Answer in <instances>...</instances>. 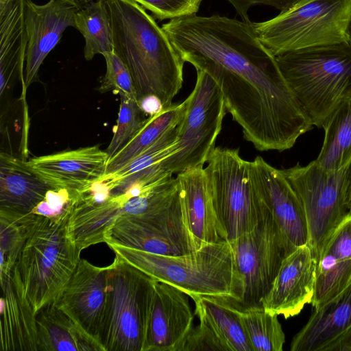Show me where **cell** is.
I'll return each mask as SVG.
<instances>
[{
	"instance_id": "cell-3",
	"label": "cell",
	"mask_w": 351,
	"mask_h": 351,
	"mask_svg": "<svg viewBox=\"0 0 351 351\" xmlns=\"http://www.w3.org/2000/svg\"><path fill=\"white\" fill-rule=\"evenodd\" d=\"M304 112L322 128L330 114L351 97V44L325 45L275 56Z\"/></svg>"
},
{
	"instance_id": "cell-36",
	"label": "cell",
	"mask_w": 351,
	"mask_h": 351,
	"mask_svg": "<svg viewBox=\"0 0 351 351\" xmlns=\"http://www.w3.org/2000/svg\"><path fill=\"white\" fill-rule=\"evenodd\" d=\"M77 195V193L65 189H50L32 213L49 218H59L71 210Z\"/></svg>"
},
{
	"instance_id": "cell-29",
	"label": "cell",
	"mask_w": 351,
	"mask_h": 351,
	"mask_svg": "<svg viewBox=\"0 0 351 351\" xmlns=\"http://www.w3.org/2000/svg\"><path fill=\"white\" fill-rule=\"evenodd\" d=\"M36 215L0 208V280L14 267Z\"/></svg>"
},
{
	"instance_id": "cell-1",
	"label": "cell",
	"mask_w": 351,
	"mask_h": 351,
	"mask_svg": "<svg viewBox=\"0 0 351 351\" xmlns=\"http://www.w3.org/2000/svg\"><path fill=\"white\" fill-rule=\"evenodd\" d=\"M114 51L128 67L138 101L154 95L163 108L172 104L183 83L184 60L163 29L132 0H106Z\"/></svg>"
},
{
	"instance_id": "cell-17",
	"label": "cell",
	"mask_w": 351,
	"mask_h": 351,
	"mask_svg": "<svg viewBox=\"0 0 351 351\" xmlns=\"http://www.w3.org/2000/svg\"><path fill=\"white\" fill-rule=\"evenodd\" d=\"M189 297L175 286L155 281L143 351H177L193 327Z\"/></svg>"
},
{
	"instance_id": "cell-25",
	"label": "cell",
	"mask_w": 351,
	"mask_h": 351,
	"mask_svg": "<svg viewBox=\"0 0 351 351\" xmlns=\"http://www.w3.org/2000/svg\"><path fill=\"white\" fill-rule=\"evenodd\" d=\"M38 351H102L52 302L36 314Z\"/></svg>"
},
{
	"instance_id": "cell-15",
	"label": "cell",
	"mask_w": 351,
	"mask_h": 351,
	"mask_svg": "<svg viewBox=\"0 0 351 351\" xmlns=\"http://www.w3.org/2000/svg\"><path fill=\"white\" fill-rule=\"evenodd\" d=\"M317 265L308 244L296 247L284 258L270 289L261 300L264 309L285 319L298 315L311 302Z\"/></svg>"
},
{
	"instance_id": "cell-26",
	"label": "cell",
	"mask_w": 351,
	"mask_h": 351,
	"mask_svg": "<svg viewBox=\"0 0 351 351\" xmlns=\"http://www.w3.org/2000/svg\"><path fill=\"white\" fill-rule=\"evenodd\" d=\"M324 138L315 162L323 169L339 171L351 162V97L342 101L326 120Z\"/></svg>"
},
{
	"instance_id": "cell-38",
	"label": "cell",
	"mask_w": 351,
	"mask_h": 351,
	"mask_svg": "<svg viewBox=\"0 0 351 351\" xmlns=\"http://www.w3.org/2000/svg\"><path fill=\"white\" fill-rule=\"evenodd\" d=\"M138 102L142 111L149 117L160 112L163 109L162 102L154 95L146 96Z\"/></svg>"
},
{
	"instance_id": "cell-23",
	"label": "cell",
	"mask_w": 351,
	"mask_h": 351,
	"mask_svg": "<svg viewBox=\"0 0 351 351\" xmlns=\"http://www.w3.org/2000/svg\"><path fill=\"white\" fill-rule=\"evenodd\" d=\"M27 43L24 0H7L0 8L1 95L16 77L23 82Z\"/></svg>"
},
{
	"instance_id": "cell-19",
	"label": "cell",
	"mask_w": 351,
	"mask_h": 351,
	"mask_svg": "<svg viewBox=\"0 0 351 351\" xmlns=\"http://www.w3.org/2000/svg\"><path fill=\"white\" fill-rule=\"evenodd\" d=\"M351 284V215L343 219L326 243L318 260L312 306L319 308Z\"/></svg>"
},
{
	"instance_id": "cell-34",
	"label": "cell",
	"mask_w": 351,
	"mask_h": 351,
	"mask_svg": "<svg viewBox=\"0 0 351 351\" xmlns=\"http://www.w3.org/2000/svg\"><path fill=\"white\" fill-rule=\"evenodd\" d=\"M159 21L196 14L202 0H132Z\"/></svg>"
},
{
	"instance_id": "cell-40",
	"label": "cell",
	"mask_w": 351,
	"mask_h": 351,
	"mask_svg": "<svg viewBox=\"0 0 351 351\" xmlns=\"http://www.w3.org/2000/svg\"><path fill=\"white\" fill-rule=\"evenodd\" d=\"M347 206L348 212L351 215V163L350 165L348 183L347 188Z\"/></svg>"
},
{
	"instance_id": "cell-37",
	"label": "cell",
	"mask_w": 351,
	"mask_h": 351,
	"mask_svg": "<svg viewBox=\"0 0 351 351\" xmlns=\"http://www.w3.org/2000/svg\"><path fill=\"white\" fill-rule=\"evenodd\" d=\"M235 8L243 21L250 23L247 11L250 7L256 4L270 5L280 10L285 11L291 7L298 0H227Z\"/></svg>"
},
{
	"instance_id": "cell-2",
	"label": "cell",
	"mask_w": 351,
	"mask_h": 351,
	"mask_svg": "<svg viewBox=\"0 0 351 351\" xmlns=\"http://www.w3.org/2000/svg\"><path fill=\"white\" fill-rule=\"evenodd\" d=\"M108 245L154 280L175 286L189 296L223 297L241 303L240 282L228 241L204 244L190 254L173 256Z\"/></svg>"
},
{
	"instance_id": "cell-33",
	"label": "cell",
	"mask_w": 351,
	"mask_h": 351,
	"mask_svg": "<svg viewBox=\"0 0 351 351\" xmlns=\"http://www.w3.org/2000/svg\"><path fill=\"white\" fill-rule=\"evenodd\" d=\"M103 56L106 63V72L99 91L104 93L113 90L138 101L134 82L125 63L114 51L106 53Z\"/></svg>"
},
{
	"instance_id": "cell-16",
	"label": "cell",
	"mask_w": 351,
	"mask_h": 351,
	"mask_svg": "<svg viewBox=\"0 0 351 351\" xmlns=\"http://www.w3.org/2000/svg\"><path fill=\"white\" fill-rule=\"evenodd\" d=\"M108 156L97 145L34 157L27 166L53 189L83 191L105 175Z\"/></svg>"
},
{
	"instance_id": "cell-6",
	"label": "cell",
	"mask_w": 351,
	"mask_h": 351,
	"mask_svg": "<svg viewBox=\"0 0 351 351\" xmlns=\"http://www.w3.org/2000/svg\"><path fill=\"white\" fill-rule=\"evenodd\" d=\"M351 0H298L263 22L252 23L274 56L311 47L348 42Z\"/></svg>"
},
{
	"instance_id": "cell-32",
	"label": "cell",
	"mask_w": 351,
	"mask_h": 351,
	"mask_svg": "<svg viewBox=\"0 0 351 351\" xmlns=\"http://www.w3.org/2000/svg\"><path fill=\"white\" fill-rule=\"evenodd\" d=\"M120 101L115 131L106 149L108 161L136 136L149 118V116L142 111L137 101L124 95H120Z\"/></svg>"
},
{
	"instance_id": "cell-30",
	"label": "cell",
	"mask_w": 351,
	"mask_h": 351,
	"mask_svg": "<svg viewBox=\"0 0 351 351\" xmlns=\"http://www.w3.org/2000/svg\"><path fill=\"white\" fill-rule=\"evenodd\" d=\"M241 319L253 351H282L285 335L278 315L261 304L241 307Z\"/></svg>"
},
{
	"instance_id": "cell-31",
	"label": "cell",
	"mask_w": 351,
	"mask_h": 351,
	"mask_svg": "<svg viewBox=\"0 0 351 351\" xmlns=\"http://www.w3.org/2000/svg\"><path fill=\"white\" fill-rule=\"evenodd\" d=\"M178 130L179 124L170 128L128 164L114 172L105 174L99 181H105L112 191L132 176L162 162L173 152Z\"/></svg>"
},
{
	"instance_id": "cell-20",
	"label": "cell",
	"mask_w": 351,
	"mask_h": 351,
	"mask_svg": "<svg viewBox=\"0 0 351 351\" xmlns=\"http://www.w3.org/2000/svg\"><path fill=\"white\" fill-rule=\"evenodd\" d=\"M177 176L182 187L185 222L198 247L227 241L217 217L204 168L190 169Z\"/></svg>"
},
{
	"instance_id": "cell-4",
	"label": "cell",
	"mask_w": 351,
	"mask_h": 351,
	"mask_svg": "<svg viewBox=\"0 0 351 351\" xmlns=\"http://www.w3.org/2000/svg\"><path fill=\"white\" fill-rule=\"evenodd\" d=\"M71 211L59 218L36 215L16 262L24 294L36 314L53 302L81 259L68 234Z\"/></svg>"
},
{
	"instance_id": "cell-42",
	"label": "cell",
	"mask_w": 351,
	"mask_h": 351,
	"mask_svg": "<svg viewBox=\"0 0 351 351\" xmlns=\"http://www.w3.org/2000/svg\"><path fill=\"white\" fill-rule=\"evenodd\" d=\"M7 0H0V8H2Z\"/></svg>"
},
{
	"instance_id": "cell-9",
	"label": "cell",
	"mask_w": 351,
	"mask_h": 351,
	"mask_svg": "<svg viewBox=\"0 0 351 351\" xmlns=\"http://www.w3.org/2000/svg\"><path fill=\"white\" fill-rule=\"evenodd\" d=\"M196 71V83L187 97L175 149L162 161L163 168L173 174L204 167L216 147L215 141L227 111L222 93L215 80L204 71Z\"/></svg>"
},
{
	"instance_id": "cell-27",
	"label": "cell",
	"mask_w": 351,
	"mask_h": 351,
	"mask_svg": "<svg viewBox=\"0 0 351 351\" xmlns=\"http://www.w3.org/2000/svg\"><path fill=\"white\" fill-rule=\"evenodd\" d=\"M187 104L186 98L181 104H171L160 112L149 116L136 136L108 162L105 174L111 173L123 167L155 143L167 130L178 125L184 116Z\"/></svg>"
},
{
	"instance_id": "cell-14",
	"label": "cell",
	"mask_w": 351,
	"mask_h": 351,
	"mask_svg": "<svg viewBox=\"0 0 351 351\" xmlns=\"http://www.w3.org/2000/svg\"><path fill=\"white\" fill-rule=\"evenodd\" d=\"M27 43L23 90L38 79L40 67L69 27H75L74 17L79 9L63 0H49L38 5L24 0Z\"/></svg>"
},
{
	"instance_id": "cell-10",
	"label": "cell",
	"mask_w": 351,
	"mask_h": 351,
	"mask_svg": "<svg viewBox=\"0 0 351 351\" xmlns=\"http://www.w3.org/2000/svg\"><path fill=\"white\" fill-rule=\"evenodd\" d=\"M230 243L240 282V305L261 304L282 261L296 247L281 232L266 205L257 225Z\"/></svg>"
},
{
	"instance_id": "cell-11",
	"label": "cell",
	"mask_w": 351,
	"mask_h": 351,
	"mask_svg": "<svg viewBox=\"0 0 351 351\" xmlns=\"http://www.w3.org/2000/svg\"><path fill=\"white\" fill-rule=\"evenodd\" d=\"M104 242L171 256L188 254L200 248L185 222L182 187L173 204L162 213L146 217L120 216L107 232Z\"/></svg>"
},
{
	"instance_id": "cell-39",
	"label": "cell",
	"mask_w": 351,
	"mask_h": 351,
	"mask_svg": "<svg viewBox=\"0 0 351 351\" xmlns=\"http://www.w3.org/2000/svg\"><path fill=\"white\" fill-rule=\"evenodd\" d=\"M323 351H351V328L329 343Z\"/></svg>"
},
{
	"instance_id": "cell-41",
	"label": "cell",
	"mask_w": 351,
	"mask_h": 351,
	"mask_svg": "<svg viewBox=\"0 0 351 351\" xmlns=\"http://www.w3.org/2000/svg\"><path fill=\"white\" fill-rule=\"evenodd\" d=\"M76 6L79 10L82 9L93 0H63Z\"/></svg>"
},
{
	"instance_id": "cell-35",
	"label": "cell",
	"mask_w": 351,
	"mask_h": 351,
	"mask_svg": "<svg viewBox=\"0 0 351 351\" xmlns=\"http://www.w3.org/2000/svg\"><path fill=\"white\" fill-rule=\"evenodd\" d=\"M230 351L214 329L205 321L193 327L177 351Z\"/></svg>"
},
{
	"instance_id": "cell-5",
	"label": "cell",
	"mask_w": 351,
	"mask_h": 351,
	"mask_svg": "<svg viewBox=\"0 0 351 351\" xmlns=\"http://www.w3.org/2000/svg\"><path fill=\"white\" fill-rule=\"evenodd\" d=\"M106 277L103 351H143L156 280L117 254Z\"/></svg>"
},
{
	"instance_id": "cell-7",
	"label": "cell",
	"mask_w": 351,
	"mask_h": 351,
	"mask_svg": "<svg viewBox=\"0 0 351 351\" xmlns=\"http://www.w3.org/2000/svg\"><path fill=\"white\" fill-rule=\"evenodd\" d=\"M217 219L229 242L252 230L265 205L252 184L238 149L217 147L204 168Z\"/></svg>"
},
{
	"instance_id": "cell-13",
	"label": "cell",
	"mask_w": 351,
	"mask_h": 351,
	"mask_svg": "<svg viewBox=\"0 0 351 351\" xmlns=\"http://www.w3.org/2000/svg\"><path fill=\"white\" fill-rule=\"evenodd\" d=\"M247 166L252 184L287 240L295 247L307 244L303 206L282 169L272 167L261 156L247 161Z\"/></svg>"
},
{
	"instance_id": "cell-18",
	"label": "cell",
	"mask_w": 351,
	"mask_h": 351,
	"mask_svg": "<svg viewBox=\"0 0 351 351\" xmlns=\"http://www.w3.org/2000/svg\"><path fill=\"white\" fill-rule=\"evenodd\" d=\"M0 351H38L36 313L26 298L16 265L1 280Z\"/></svg>"
},
{
	"instance_id": "cell-8",
	"label": "cell",
	"mask_w": 351,
	"mask_h": 351,
	"mask_svg": "<svg viewBox=\"0 0 351 351\" xmlns=\"http://www.w3.org/2000/svg\"><path fill=\"white\" fill-rule=\"evenodd\" d=\"M350 165L339 171H328L313 160L306 166L298 163L282 169L303 206L308 227L307 244L317 260L332 233L349 213Z\"/></svg>"
},
{
	"instance_id": "cell-24",
	"label": "cell",
	"mask_w": 351,
	"mask_h": 351,
	"mask_svg": "<svg viewBox=\"0 0 351 351\" xmlns=\"http://www.w3.org/2000/svg\"><path fill=\"white\" fill-rule=\"evenodd\" d=\"M195 315L217 333L230 351H253L241 319V306L235 300L213 295L189 296Z\"/></svg>"
},
{
	"instance_id": "cell-22",
	"label": "cell",
	"mask_w": 351,
	"mask_h": 351,
	"mask_svg": "<svg viewBox=\"0 0 351 351\" xmlns=\"http://www.w3.org/2000/svg\"><path fill=\"white\" fill-rule=\"evenodd\" d=\"M51 189L23 161L0 154V208L30 213Z\"/></svg>"
},
{
	"instance_id": "cell-12",
	"label": "cell",
	"mask_w": 351,
	"mask_h": 351,
	"mask_svg": "<svg viewBox=\"0 0 351 351\" xmlns=\"http://www.w3.org/2000/svg\"><path fill=\"white\" fill-rule=\"evenodd\" d=\"M107 266L97 267L80 259L53 304L89 338L99 343L107 298Z\"/></svg>"
},
{
	"instance_id": "cell-21",
	"label": "cell",
	"mask_w": 351,
	"mask_h": 351,
	"mask_svg": "<svg viewBox=\"0 0 351 351\" xmlns=\"http://www.w3.org/2000/svg\"><path fill=\"white\" fill-rule=\"evenodd\" d=\"M351 328V284L319 308H313L308 320L293 337L291 351H323L325 347Z\"/></svg>"
},
{
	"instance_id": "cell-28",
	"label": "cell",
	"mask_w": 351,
	"mask_h": 351,
	"mask_svg": "<svg viewBox=\"0 0 351 351\" xmlns=\"http://www.w3.org/2000/svg\"><path fill=\"white\" fill-rule=\"evenodd\" d=\"M75 28L85 40L84 58L91 60L100 53L114 51L112 27L106 0H96L79 10L74 17Z\"/></svg>"
}]
</instances>
